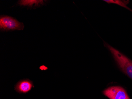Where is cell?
Returning a JSON list of instances; mask_svg holds the SVG:
<instances>
[{"instance_id":"cell-1","label":"cell","mask_w":132,"mask_h":99,"mask_svg":"<svg viewBox=\"0 0 132 99\" xmlns=\"http://www.w3.org/2000/svg\"><path fill=\"white\" fill-rule=\"evenodd\" d=\"M106 47L111 52L121 70L132 79V61L125 55L110 45L106 44Z\"/></svg>"},{"instance_id":"cell-2","label":"cell","mask_w":132,"mask_h":99,"mask_svg":"<svg viewBox=\"0 0 132 99\" xmlns=\"http://www.w3.org/2000/svg\"><path fill=\"white\" fill-rule=\"evenodd\" d=\"M24 25L13 17L6 15L0 16V30L1 32L23 30Z\"/></svg>"},{"instance_id":"cell-3","label":"cell","mask_w":132,"mask_h":99,"mask_svg":"<svg viewBox=\"0 0 132 99\" xmlns=\"http://www.w3.org/2000/svg\"><path fill=\"white\" fill-rule=\"evenodd\" d=\"M103 93L110 99H130L125 90L121 86H111L104 90Z\"/></svg>"},{"instance_id":"cell-4","label":"cell","mask_w":132,"mask_h":99,"mask_svg":"<svg viewBox=\"0 0 132 99\" xmlns=\"http://www.w3.org/2000/svg\"><path fill=\"white\" fill-rule=\"evenodd\" d=\"M33 86L32 82L29 80H21L16 85L15 88L18 91L22 93H26L29 91Z\"/></svg>"},{"instance_id":"cell-5","label":"cell","mask_w":132,"mask_h":99,"mask_svg":"<svg viewBox=\"0 0 132 99\" xmlns=\"http://www.w3.org/2000/svg\"><path fill=\"white\" fill-rule=\"evenodd\" d=\"M18 4L20 6H26L31 8L40 7L44 4V1L40 0H31V1H19Z\"/></svg>"},{"instance_id":"cell-6","label":"cell","mask_w":132,"mask_h":99,"mask_svg":"<svg viewBox=\"0 0 132 99\" xmlns=\"http://www.w3.org/2000/svg\"><path fill=\"white\" fill-rule=\"evenodd\" d=\"M104 2H106L108 3H113L118 4L124 8L129 9L127 5L129 3V1H119V0H104Z\"/></svg>"}]
</instances>
